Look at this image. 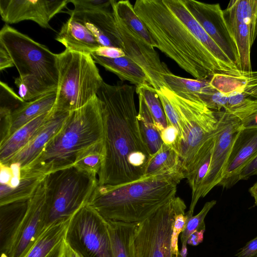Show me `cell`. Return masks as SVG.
Instances as JSON below:
<instances>
[{
	"label": "cell",
	"mask_w": 257,
	"mask_h": 257,
	"mask_svg": "<svg viewBox=\"0 0 257 257\" xmlns=\"http://www.w3.org/2000/svg\"><path fill=\"white\" fill-rule=\"evenodd\" d=\"M135 87L103 81L97 96L102 103L104 158L98 185H118L142 178L151 155L142 135Z\"/></svg>",
	"instance_id": "cell-1"
},
{
	"label": "cell",
	"mask_w": 257,
	"mask_h": 257,
	"mask_svg": "<svg viewBox=\"0 0 257 257\" xmlns=\"http://www.w3.org/2000/svg\"><path fill=\"white\" fill-rule=\"evenodd\" d=\"M156 48L196 79L215 73L230 75L166 4L137 0L134 6Z\"/></svg>",
	"instance_id": "cell-2"
},
{
	"label": "cell",
	"mask_w": 257,
	"mask_h": 257,
	"mask_svg": "<svg viewBox=\"0 0 257 257\" xmlns=\"http://www.w3.org/2000/svg\"><path fill=\"white\" fill-rule=\"evenodd\" d=\"M181 170L118 185H98L88 204L107 220L140 223L176 196Z\"/></svg>",
	"instance_id": "cell-3"
},
{
	"label": "cell",
	"mask_w": 257,
	"mask_h": 257,
	"mask_svg": "<svg viewBox=\"0 0 257 257\" xmlns=\"http://www.w3.org/2000/svg\"><path fill=\"white\" fill-rule=\"evenodd\" d=\"M103 141L102 106L96 95L70 111L61 130L39 156L21 168V176H45L72 166L84 151Z\"/></svg>",
	"instance_id": "cell-4"
},
{
	"label": "cell",
	"mask_w": 257,
	"mask_h": 257,
	"mask_svg": "<svg viewBox=\"0 0 257 257\" xmlns=\"http://www.w3.org/2000/svg\"><path fill=\"white\" fill-rule=\"evenodd\" d=\"M159 90L172 103L179 117L181 136L178 154L182 173L187 179L213 148L218 119L215 111L202 102L181 97L166 86Z\"/></svg>",
	"instance_id": "cell-5"
},
{
	"label": "cell",
	"mask_w": 257,
	"mask_h": 257,
	"mask_svg": "<svg viewBox=\"0 0 257 257\" xmlns=\"http://www.w3.org/2000/svg\"><path fill=\"white\" fill-rule=\"evenodd\" d=\"M59 78L53 109L71 111L97 95L103 80L90 54L65 49L57 54Z\"/></svg>",
	"instance_id": "cell-6"
},
{
	"label": "cell",
	"mask_w": 257,
	"mask_h": 257,
	"mask_svg": "<svg viewBox=\"0 0 257 257\" xmlns=\"http://www.w3.org/2000/svg\"><path fill=\"white\" fill-rule=\"evenodd\" d=\"M45 180V227L55 221L71 217L88 203L98 186L96 175L74 165L49 174Z\"/></svg>",
	"instance_id": "cell-7"
},
{
	"label": "cell",
	"mask_w": 257,
	"mask_h": 257,
	"mask_svg": "<svg viewBox=\"0 0 257 257\" xmlns=\"http://www.w3.org/2000/svg\"><path fill=\"white\" fill-rule=\"evenodd\" d=\"M0 45L11 56L20 77L34 76L57 90L59 78L57 54L8 24L0 31Z\"/></svg>",
	"instance_id": "cell-8"
},
{
	"label": "cell",
	"mask_w": 257,
	"mask_h": 257,
	"mask_svg": "<svg viewBox=\"0 0 257 257\" xmlns=\"http://www.w3.org/2000/svg\"><path fill=\"white\" fill-rule=\"evenodd\" d=\"M186 209L184 201L175 196L138 223L135 239L136 257H173L171 236L175 216Z\"/></svg>",
	"instance_id": "cell-9"
},
{
	"label": "cell",
	"mask_w": 257,
	"mask_h": 257,
	"mask_svg": "<svg viewBox=\"0 0 257 257\" xmlns=\"http://www.w3.org/2000/svg\"><path fill=\"white\" fill-rule=\"evenodd\" d=\"M66 241L83 257H112L108 221L88 203L72 216Z\"/></svg>",
	"instance_id": "cell-10"
},
{
	"label": "cell",
	"mask_w": 257,
	"mask_h": 257,
	"mask_svg": "<svg viewBox=\"0 0 257 257\" xmlns=\"http://www.w3.org/2000/svg\"><path fill=\"white\" fill-rule=\"evenodd\" d=\"M215 112L218 123L210 166L201 189V198L218 186L234 141L241 128L240 120L234 114L225 110Z\"/></svg>",
	"instance_id": "cell-11"
},
{
	"label": "cell",
	"mask_w": 257,
	"mask_h": 257,
	"mask_svg": "<svg viewBox=\"0 0 257 257\" xmlns=\"http://www.w3.org/2000/svg\"><path fill=\"white\" fill-rule=\"evenodd\" d=\"M45 177L28 200L27 208L11 241L7 254L23 257L45 227L46 217Z\"/></svg>",
	"instance_id": "cell-12"
},
{
	"label": "cell",
	"mask_w": 257,
	"mask_h": 257,
	"mask_svg": "<svg viewBox=\"0 0 257 257\" xmlns=\"http://www.w3.org/2000/svg\"><path fill=\"white\" fill-rule=\"evenodd\" d=\"M184 1L189 11L206 33L238 68L237 47L219 4H207L195 0Z\"/></svg>",
	"instance_id": "cell-13"
},
{
	"label": "cell",
	"mask_w": 257,
	"mask_h": 257,
	"mask_svg": "<svg viewBox=\"0 0 257 257\" xmlns=\"http://www.w3.org/2000/svg\"><path fill=\"white\" fill-rule=\"evenodd\" d=\"M113 15L122 43V50L125 55L145 71L150 80L151 86L155 89L159 90L166 86L163 74L168 68L160 61L154 48L128 30L116 16Z\"/></svg>",
	"instance_id": "cell-14"
},
{
	"label": "cell",
	"mask_w": 257,
	"mask_h": 257,
	"mask_svg": "<svg viewBox=\"0 0 257 257\" xmlns=\"http://www.w3.org/2000/svg\"><path fill=\"white\" fill-rule=\"evenodd\" d=\"M69 0H0V14L7 24L30 20L40 27L53 30L50 21L66 8Z\"/></svg>",
	"instance_id": "cell-15"
},
{
	"label": "cell",
	"mask_w": 257,
	"mask_h": 257,
	"mask_svg": "<svg viewBox=\"0 0 257 257\" xmlns=\"http://www.w3.org/2000/svg\"><path fill=\"white\" fill-rule=\"evenodd\" d=\"M257 154V128H241L237 134L218 186L230 188L239 181L243 168Z\"/></svg>",
	"instance_id": "cell-16"
},
{
	"label": "cell",
	"mask_w": 257,
	"mask_h": 257,
	"mask_svg": "<svg viewBox=\"0 0 257 257\" xmlns=\"http://www.w3.org/2000/svg\"><path fill=\"white\" fill-rule=\"evenodd\" d=\"M69 112L53 108L51 116L32 140L4 164H18L21 168L29 165L61 130Z\"/></svg>",
	"instance_id": "cell-17"
},
{
	"label": "cell",
	"mask_w": 257,
	"mask_h": 257,
	"mask_svg": "<svg viewBox=\"0 0 257 257\" xmlns=\"http://www.w3.org/2000/svg\"><path fill=\"white\" fill-rule=\"evenodd\" d=\"M166 4L231 75L243 74L209 36L187 8L184 0H165Z\"/></svg>",
	"instance_id": "cell-18"
},
{
	"label": "cell",
	"mask_w": 257,
	"mask_h": 257,
	"mask_svg": "<svg viewBox=\"0 0 257 257\" xmlns=\"http://www.w3.org/2000/svg\"><path fill=\"white\" fill-rule=\"evenodd\" d=\"M69 15L83 23L101 46L117 47L122 50L112 8Z\"/></svg>",
	"instance_id": "cell-19"
},
{
	"label": "cell",
	"mask_w": 257,
	"mask_h": 257,
	"mask_svg": "<svg viewBox=\"0 0 257 257\" xmlns=\"http://www.w3.org/2000/svg\"><path fill=\"white\" fill-rule=\"evenodd\" d=\"M71 217L55 221L46 226L23 257H63Z\"/></svg>",
	"instance_id": "cell-20"
},
{
	"label": "cell",
	"mask_w": 257,
	"mask_h": 257,
	"mask_svg": "<svg viewBox=\"0 0 257 257\" xmlns=\"http://www.w3.org/2000/svg\"><path fill=\"white\" fill-rule=\"evenodd\" d=\"M55 39L65 49L90 55L102 46L88 28L72 17L63 24Z\"/></svg>",
	"instance_id": "cell-21"
},
{
	"label": "cell",
	"mask_w": 257,
	"mask_h": 257,
	"mask_svg": "<svg viewBox=\"0 0 257 257\" xmlns=\"http://www.w3.org/2000/svg\"><path fill=\"white\" fill-rule=\"evenodd\" d=\"M52 111L43 114L23 125L1 143L0 163H6L24 148L49 119Z\"/></svg>",
	"instance_id": "cell-22"
},
{
	"label": "cell",
	"mask_w": 257,
	"mask_h": 257,
	"mask_svg": "<svg viewBox=\"0 0 257 257\" xmlns=\"http://www.w3.org/2000/svg\"><path fill=\"white\" fill-rule=\"evenodd\" d=\"M91 56L96 63L115 74L122 81H128L136 87L144 84L151 85L150 80L145 71L126 55L115 58L93 54Z\"/></svg>",
	"instance_id": "cell-23"
},
{
	"label": "cell",
	"mask_w": 257,
	"mask_h": 257,
	"mask_svg": "<svg viewBox=\"0 0 257 257\" xmlns=\"http://www.w3.org/2000/svg\"><path fill=\"white\" fill-rule=\"evenodd\" d=\"M112 257H136L137 223L107 220Z\"/></svg>",
	"instance_id": "cell-24"
},
{
	"label": "cell",
	"mask_w": 257,
	"mask_h": 257,
	"mask_svg": "<svg viewBox=\"0 0 257 257\" xmlns=\"http://www.w3.org/2000/svg\"><path fill=\"white\" fill-rule=\"evenodd\" d=\"M56 95V91L48 93L32 101H26L14 110L10 135L33 119L51 111L55 103Z\"/></svg>",
	"instance_id": "cell-25"
},
{
	"label": "cell",
	"mask_w": 257,
	"mask_h": 257,
	"mask_svg": "<svg viewBox=\"0 0 257 257\" xmlns=\"http://www.w3.org/2000/svg\"><path fill=\"white\" fill-rule=\"evenodd\" d=\"M28 201L0 206V249L7 253L11 241L27 208Z\"/></svg>",
	"instance_id": "cell-26"
},
{
	"label": "cell",
	"mask_w": 257,
	"mask_h": 257,
	"mask_svg": "<svg viewBox=\"0 0 257 257\" xmlns=\"http://www.w3.org/2000/svg\"><path fill=\"white\" fill-rule=\"evenodd\" d=\"M163 79L166 87L178 96L191 101L202 102L199 95L214 89L210 85L209 79L185 78L174 75L169 69L163 74Z\"/></svg>",
	"instance_id": "cell-27"
},
{
	"label": "cell",
	"mask_w": 257,
	"mask_h": 257,
	"mask_svg": "<svg viewBox=\"0 0 257 257\" xmlns=\"http://www.w3.org/2000/svg\"><path fill=\"white\" fill-rule=\"evenodd\" d=\"M111 6L113 14L128 30L153 47L156 48L155 42L129 1L112 0Z\"/></svg>",
	"instance_id": "cell-28"
},
{
	"label": "cell",
	"mask_w": 257,
	"mask_h": 257,
	"mask_svg": "<svg viewBox=\"0 0 257 257\" xmlns=\"http://www.w3.org/2000/svg\"><path fill=\"white\" fill-rule=\"evenodd\" d=\"M45 176L21 177L19 184L14 188L0 184V206L28 201Z\"/></svg>",
	"instance_id": "cell-29"
},
{
	"label": "cell",
	"mask_w": 257,
	"mask_h": 257,
	"mask_svg": "<svg viewBox=\"0 0 257 257\" xmlns=\"http://www.w3.org/2000/svg\"><path fill=\"white\" fill-rule=\"evenodd\" d=\"M181 170L178 153L174 149L163 144L152 154L143 177Z\"/></svg>",
	"instance_id": "cell-30"
},
{
	"label": "cell",
	"mask_w": 257,
	"mask_h": 257,
	"mask_svg": "<svg viewBox=\"0 0 257 257\" xmlns=\"http://www.w3.org/2000/svg\"><path fill=\"white\" fill-rule=\"evenodd\" d=\"M138 94L139 99L138 120L142 135L152 155L159 150L163 143L146 102L142 96L140 94Z\"/></svg>",
	"instance_id": "cell-31"
},
{
	"label": "cell",
	"mask_w": 257,
	"mask_h": 257,
	"mask_svg": "<svg viewBox=\"0 0 257 257\" xmlns=\"http://www.w3.org/2000/svg\"><path fill=\"white\" fill-rule=\"evenodd\" d=\"M226 25L250 20L257 23V0H232L223 10Z\"/></svg>",
	"instance_id": "cell-32"
},
{
	"label": "cell",
	"mask_w": 257,
	"mask_h": 257,
	"mask_svg": "<svg viewBox=\"0 0 257 257\" xmlns=\"http://www.w3.org/2000/svg\"><path fill=\"white\" fill-rule=\"evenodd\" d=\"M136 91L142 96L161 134L167 126V121L156 90L149 84H144L136 87Z\"/></svg>",
	"instance_id": "cell-33"
},
{
	"label": "cell",
	"mask_w": 257,
	"mask_h": 257,
	"mask_svg": "<svg viewBox=\"0 0 257 257\" xmlns=\"http://www.w3.org/2000/svg\"><path fill=\"white\" fill-rule=\"evenodd\" d=\"M15 84L18 88L19 96L25 101H30L56 91L42 82L37 77L28 75L19 76L15 79Z\"/></svg>",
	"instance_id": "cell-34"
},
{
	"label": "cell",
	"mask_w": 257,
	"mask_h": 257,
	"mask_svg": "<svg viewBox=\"0 0 257 257\" xmlns=\"http://www.w3.org/2000/svg\"><path fill=\"white\" fill-rule=\"evenodd\" d=\"M103 141L84 151L78 157L74 166L90 174L98 175L104 158Z\"/></svg>",
	"instance_id": "cell-35"
},
{
	"label": "cell",
	"mask_w": 257,
	"mask_h": 257,
	"mask_svg": "<svg viewBox=\"0 0 257 257\" xmlns=\"http://www.w3.org/2000/svg\"><path fill=\"white\" fill-rule=\"evenodd\" d=\"M216 201L213 200L207 202L201 211L195 216H187L185 229L181 233L182 244H187V240L190 235L197 230L205 229L204 219L210 209L216 204Z\"/></svg>",
	"instance_id": "cell-36"
},
{
	"label": "cell",
	"mask_w": 257,
	"mask_h": 257,
	"mask_svg": "<svg viewBox=\"0 0 257 257\" xmlns=\"http://www.w3.org/2000/svg\"><path fill=\"white\" fill-rule=\"evenodd\" d=\"M74 9L68 10V14L106 10L112 8V0H69Z\"/></svg>",
	"instance_id": "cell-37"
},
{
	"label": "cell",
	"mask_w": 257,
	"mask_h": 257,
	"mask_svg": "<svg viewBox=\"0 0 257 257\" xmlns=\"http://www.w3.org/2000/svg\"><path fill=\"white\" fill-rule=\"evenodd\" d=\"M240 120L241 128H257V99L232 113Z\"/></svg>",
	"instance_id": "cell-38"
},
{
	"label": "cell",
	"mask_w": 257,
	"mask_h": 257,
	"mask_svg": "<svg viewBox=\"0 0 257 257\" xmlns=\"http://www.w3.org/2000/svg\"><path fill=\"white\" fill-rule=\"evenodd\" d=\"M199 97L208 108L214 111L223 110L227 102V96L215 89L200 94Z\"/></svg>",
	"instance_id": "cell-39"
},
{
	"label": "cell",
	"mask_w": 257,
	"mask_h": 257,
	"mask_svg": "<svg viewBox=\"0 0 257 257\" xmlns=\"http://www.w3.org/2000/svg\"><path fill=\"white\" fill-rule=\"evenodd\" d=\"M187 219V217L185 211L179 212L175 216L172 227L171 246L173 254L176 257L180 256V251L178 247V237L179 234L185 229Z\"/></svg>",
	"instance_id": "cell-40"
},
{
	"label": "cell",
	"mask_w": 257,
	"mask_h": 257,
	"mask_svg": "<svg viewBox=\"0 0 257 257\" xmlns=\"http://www.w3.org/2000/svg\"><path fill=\"white\" fill-rule=\"evenodd\" d=\"M162 103L167 118V124H172L178 130L179 134V143L181 136L179 119L177 112L169 99L160 90H156Z\"/></svg>",
	"instance_id": "cell-41"
},
{
	"label": "cell",
	"mask_w": 257,
	"mask_h": 257,
	"mask_svg": "<svg viewBox=\"0 0 257 257\" xmlns=\"http://www.w3.org/2000/svg\"><path fill=\"white\" fill-rule=\"evenodd\" d=\"M12 111L10 108L1 105L0 143L6 140L10 135Z\"/></svg>",
	"instance_id": "cell-42"
},
{
	"label": "cell",
	"mask_w": 257,
	"mask_h": 257,
	"mask_svg": "<svg viewBox=\"0 0 257 257\" xmlns=\"http://www.w3.org/2000/svg\"><path fill=\"white\" fill-rule=\"evenodd\" d=\"M160 136L164 144L174 149L178 153L179 134L175 127L172 124H167Z\"/></svg>",
	"instance_id": "cell-43"
},
{
	"label": "cell",
	"mask_w": 257,
	"mask_h": 257,
	"mask_svg": "<svg viewBox=\"0 0 257 257\" xmlns=\"http://www.w3.org/2000/svg\"><path fill=\"white\" fill-rule=\"evenodd\" d=\"M92 54L108 58H115L125 55L120 48L106 46H100Z\"/></svg>",
	"instance_id": "cell-44"
},
{
	"label": "cell",
	"mask_w": 257,
	"mask_h": 257,
	"mask_svg": "<svg viewBox=\"0 0 257 257\" xmlns=\"http://www.w3.org/2000/svg\"><path fill=\"white\" fill-rule=\"evenodd\" d=\"M235 255L237 257H257V236L249 241Z\"/></svg>",
	"instance_id": "cell-45"
},
{
	"label": "cell",
	"mask_w": 257,
	"mask_h": 257,
	"mask_svg": "<svg viewBox=\"0 0 257 257\" xmlns=\"http://www.w3.org/2000/svg\"><path fill=\"white\" fill-rule=\"evenodd\" d=\"M257 175V154L241 170L239 179L246 180L251 176Z\"/></svg>",
	"instance_id": "cell-46"
},
{
	"label": "cell",
	"mask_w": 257,
	"mask_h": 257,
	"mask_svg": "<svg viewBox=\"0 0 257 257\" xmlns=\"http://www.w3.org/2000/svg\"><path fill=\"white\" fill-rule=\"evenodd\" d=\"M14 66L13 60L4 47L0 45V70H4Z\"/></svg>",
	"instance_id": "cell-47"
},
{
	"label": "cell",
	"mask_w": 257,
	"mask_h": 257,
	"mask_svg": "<svg viewBox=\"0 0 257 257\" xmlns=\"http://www.w3.org/2000/svg\"><path fill=\"white\" fill-rule=\"evenodd\" d=\"M205 229L197 230L192 233L187 240V244L197 246L201 243L203 240L204 233Z\"/></svg>",
	"instance_id": "cell-48"
},
{
	"label": "cell",
	"mask_w": 257,
	"mask_h": 257,
	"mask_svg": "<svg viewBox=\"0 0 257 257\" xmlns=\"http://www.w3.org/2000/svg\"><path fill=\"white\" fill-rule=\"evenodd\" d=\"M63 257H83L79 252L67 242Z\"/></svg>",
	"instance_id": "cell-49"
},
{
	"label": "cell",
	"mask_w": 257,
	"mask_h": 257,
	"mask_svg": "<svg viewBox=\"0 0 257 257\" xmlns=\"http://www.w3.org/2000/svg\"><path fill=\"white\" fill-rule=\"evenodd\" d=\"M249 192L254 200V204L257 206V181L249 189Z\"/></svg>",
	"instance_id": "cell-50"
},
{
	"label": "cell",
	"mask_w": 257,
	"mask_h": 257,
	"mask_svg": "<svg viewBox=\"0 0 257 257\" xmlns=\"http://www.w3.org/2000/svg\"><path fill=\"white\" fill-rule=\"evenodd\" d=\"M188 254V249L186 244H182L181 250H180V257H187Z\"/></svg>",
	"instance_id": "cell-51"
},
{
	"label": "cell",
	"mask_w": 257,
	"mask_h": 257,
	"mask_svg": "<svg viewBox=\"0 0 257 257\" xmlns=\"http://www.w3.org/2000/svg\"><path fill=\"white\" fill-rule=\"evenodd\" d=\"M1 257H9L6 253H1Z\"/></svg>",
	"instance_id": "cell-52"
},
{
	"label": "cell",
	"mask_w": 257,
	"mask_h": 257,
	"mask_svg": "<svg viewBox=\"0 0 257 257\" xmlns=\"http://www.w3.org/2000/svg\"><path fill=\"white\" fill-rule=\"evenodd\" d=\"M173 257H176V256H175L174 255H173ZM178 257H180V256H178Z\"/></svg>",
	"instance_id": "cell-53"
}]
</instances>
